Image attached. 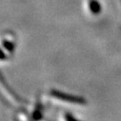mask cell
Here are the masks:
<instances>
[{
  "instance_id": "6da1fadb",
  "label": "cell",
  "mask_w": 121,
  "mask_h": 121,
  "mask_svg": "<svg viewBox=\"0 0 121 121\" xmlns=\"http://www.w3.org/2000/svg\"><path fill=\"white\" fill-rule=\"evenodd\" d=\"M51 95L54 97H56L57 99H60V100H63V101H66V102H71V103H79V104H83V103H86V101L81 98V97H77V96H74V95H67V94H64V93H60V92H57V91H54L52 90L51 92Z\"/></svg>"
},
{
  "instance_id": "7a4b0ae2",
  "label": "cell",
  "mask_w": 121,
  "mask_h": 121,
  "mask_svg": "<svg viewBox=\"0 0 121 121\" xmlns=\"http://www.w3.org/2000/svg\"><path fill=\"white\" fill-rule=\"evenodd\" d=\"M89 9H90L91 13L97 14L101 11V6L97 2V0H90L89 1Z\"/></svg>"
},
{
  "instance_id": "3957f363",
  "label": "cell",
  "mask_w": 121,
  "mask_h": 121,
  "mask_svg": "<svg viewBox=\"0 0 121 121\" xmlns=\"http://www.w3.org/2000/svg\"><path fill=\"white\" fill-rule=\"evenodd\" d=\"M3 46L9 51V52H13V43H11V42H9V41H6V40H3Z\"/></svg>"
},
{
  "instance_id": "277c9868",
  "label": "cell",
  "mask_w": 121,
  "mask_h": 121,
  "mask_svg": "<svg viewBox=\"0 0 121 121\" xmlns=\"http://www.w3.org/2000/svg\"><path fill=\"white\" fill-rule=\"evenodd\" d=\"M5 58V54L4 52L1 51V49H0V59H4Z\"/></svg>"
}]
</instances>
